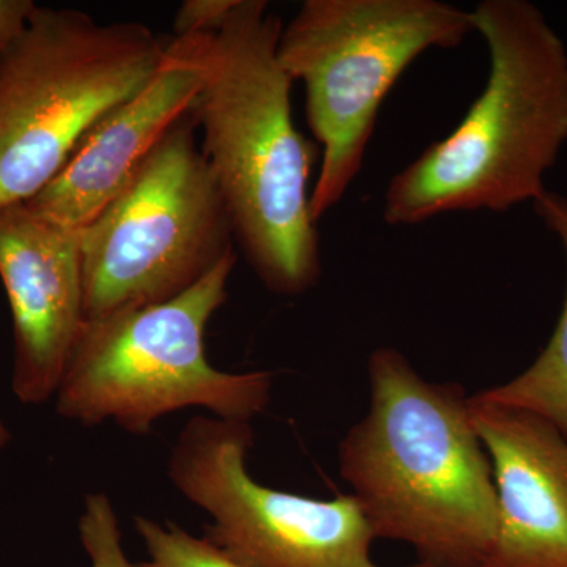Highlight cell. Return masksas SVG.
Wrapping results in <instances>:
<instances>
[{
	"instance_id": "cell-4",
	"label": "cell",
	"mask_w": 567,
	"mask_h": 567,
	"mask_svg": "<svg viewBox=\"0 0 567 567\" xmlns=\"http://www.w3.org/2000/svg\"><path fill=\"white\" fill-rule=\"evenodd\" d=\"M235 262L234 254L173 300L87 320L55 393L59 415L142 436L159 417L193 406L246 423L264 413L274 375L219 371L205 353V330L226 303Z\"/></svg>"
},
{
	"instance_id": "cell-9",
	"label": "cell",
	"mask_w": 567,
	"mask_h": 567,
	"mask_svg": "<svg viewBox=\"0 0 567 567\" xmlns=\"http://www.w3.org/2000/svg\"><path fill=\"white\" fill-rule=\"evenodd\" d=\"M0 279L13 316L14 394L22 404L55 398L82 327L81 233L33 213L0 208Z\"/></svg>"
},
{
	"instance_id": "cell-2",
	"label": "cell",
	"mask_w": 567,
	"mask_h": 567,
	"mask_svg": "<svg viewBox=\"0 0 567 567\" xmlns=\"http://www.w3.org/2000/svg\"><path fill=\"white\" fill-rule=\"evenodd\" d=\"M368 374L371 406L339 470L375 537L409 544L423 566L486 567L498 502L464 388L427 382L394 347L371 353Z\"/></svg>"
},
{
	"instance_id": "cell-13",
	"label": "cell",
	"mask_w": 567,
	"mask_h": 567,
	"mask_svg": "<svg viewBox=\"0 0 567 567\" xmlns=\"http://www.w3.org/2000/svg\"><path fill=\"white\" fill-rule=\"evenodd\" d=\"M134 528L144 540L148 558L137 567H245L216 547L207 537H196L177 524H159L134 517Z\"/></svg>"
},
{
	"instance_id": "cell-12",
	"label": "cell",
	"mask_w": 567,
	"mask_h": 567,
	"mask_svg": "<svg viewBox=\"0 0 567 567\" xmlns=\"http://www.w3.org/2000/svg\"><path fill=\"white\" fill-rule=\"evenodd\" d=\"M533 207L561 244L567 267V197L546 189ZM481 395L546 417L567 436V287L557 328L535 363L505 385L491 388Z\"/></svg>"
},
{
	"instance_id": "cell-10",
	"label": "cell",
	"mask_w": 567,
	"mask_h": 567,
	"mask_svg": "<svg viewBox=\"0 0 567 567\" xmlns=\"http://www.w3.org/2000/svg\"><path fill=\"white\" fill-rule=\"evenodd\" d=\"M494 470L498 529L486 567H567V436L518 406L470 398Z\"/></svg>"
},
{
	"instance_id": "cell-15",
	"label": "cell",
	"mask_w": 567,
	"mask_h": 567,
	"mask_svg": "<svg viewBox=\"0 0 567 567\" xmlns=\"http://www.w3.org/2000/svg\"><path fill=\"white\" fill-rule=\"evenodd\" d=\"M237 0H186L174 18L173 39L216 31Z\"/></svg>"
},
{
	"instance_id": "cell-7",
	"label": "cell",
	"mask_w": 567,
	"mask_h": 567,
	"mask_svg": "<svg viewBox=\"0 0 567 567\" xmlns=\"http://www.w3.org/2000/svg\"><path fill=\"white\" fill-rule=\"evenodd\" d=\"M186 115L81 230L87 320L186 292L227 257L234 229Z\"/></svg>"
},
{
	"instance_id": "cell-1",
	"label": "cell",
	"mask_w": 567,
	"mask_h": 567,
	"mask_svg": "<svg viewBox=\"0 0 567 567\" xmlns=\"http://www.w3.org/2000/svg\"><path fill=\"white\" fill-rule=\"evenodd\" d=\"M282 25L264 0H237L216 31L166 47L199 80L192 114L234 237L267 289L297 297L322 267L315 155L293 122V81L278 59Z\"/></svg>"
},
{
	"instance_id": "cell-17",
	"label": "cell",
	"mask_w": 567,
	"mask_h": 567,
	"mask_svg": "<svg viewBox=\"0 0 567 567\" xmlns=\"http://www.w3.org/2000/svg\"><path fill=\"white\" fill-rule=\"evenodd\" d=\"M10 434L9 431H7L6 424H3V421L0 420V447H3L9 443Z\"/></svg>"
},
{
	"instance_id": "cell-11",
	"label": "cell",
	"mask_w": 567,
	"mask_h": 567,
	"mask_svg": "<svg viewBox=\"0 0 567 567\" xmlns=\"http://www.w3.org/2000/svg\"><path fill=\"white\" fill-rule=\"evenodd\" d=\"M199 80L164 52L162 66L140 92L92 126L59 174L29 208L41 218L81 233L121 193L153 148L192 114Z\"/></svg>"
},
{
	"instance_id": "cell-18",
	"label": "cell",
	"mask_w": 567,
	"mask_h": 567,
	"mask_svg": "<svg viewBox=\"0 0 567 567\" xmlns=\"http://www.w3.org/2000/svg\"><path fill=\"white\" fill-rule=\"evenodd\" d=\"M415 567H427V566H423V565H417V566H415Z\"/></svg>"
},
{
	"instance_id": "cell-3",
	"label": "cell",
	"mask_w": 567,
	"mask_h": 567,
	"mask_svg": "<svg viewBox=\"0 0 567 567\" xmlns=\"http://www.w3.org/2000/svg\"><path fill=\"white\" fill-rule=\"evenodd\" d=\"M472 18L488 51L486 87L453 132L388 183L390 226L535 203L566 145L567 50L546 14L528 0H483Z\"/></svg>"
},
{
	"instance_id": "cell-5",
	"label": "cell",
	"mask_w": 567,
	"mask_h": 567,
	"mask_svg": "<svg viewBox=\"0 0 567 567\" xmlns=\"http://www.w3.org/2000/svg\"><path fill=\"white\" fill-rule=\"evenodd\" d=\"M475 32L472 10L442 0H305L284 28L278 59L306 89V115L322 162L311 193L316 223L363 169L380 107L399 78L432 48Z\"/></svg>"
},
{
	"instance_id": "cell-14",
	"label": "cell",
	"mask_w": 567,
	"mask_h": 567,
	"mask_svg": "<svg viewBox=\"0 0 567 567\" xmlns=\"http://www.w3.org/2000/svg\"><path fill=\"white\" fill-rule=\"evenodd\" d=\"M78 528L91 567H137L123 550L117 514L110 496L103 492L85 496Z\"/></svg>"
},
{
	"instance_id": "cell-16",
	"label": "cell",
	"mask_w": 567,
	"mask_h": 567,
	"mask_svg": "<svg viewBox=\"0 0 567 567\" xmlns=\"http://www.w3.org/2000/svg\"><path fill=\"white\" fill-rule=\"evenodd\" d=\"M35 7L32 0H0V52L20 35Z\"/></svg>"
},
{
	"instance_id": "cell-6",
	"label": "cell",
	"mask_w": 567,
	"mask_h": 567,
	"mask_svg": "<svg viewBox=\"0 0 567 567\" xmlns=\"http://www.w3.org/2000/svg\"><path fill=\"white\" fill-rule=\"evenodd\" d=\"M164 52L140 22L37 6L0 52V208L37 196L92 126L148 84Z\"/></svg>"
},
{
	"instance_id": "cell-8",
	"label": "cell",
	"mask_w": 567,
	"mask_h": 567,
	"mask_svg": "<svg viewBox=\"0 0 567 567\" xmlns=\"http://www.w3.org/2000/svg\"><path fill=\"white\" fill-rule=\"evenodd\" d=\"M252 445L251 423L197 415L171 451L167 476L210 516V543L245 567H379L353 495L316 499L262 486L246 470Z\"/></svg>"
}]
</instances>
